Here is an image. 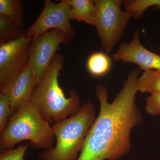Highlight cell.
<instances>
[{
    "mask_svg": "<svg viewBox=\"0 0 160 160\" xmlns=\"http://www.w3.org/2000/svg\"><path fill=\"white\" fill-rule=\"evenodd\" d=\"M140 71L135 68L129 72L111 103L108 102L107 87L98 84L96 95L99 113L87 132L77 160H115L129 152L132 130L142 121L135 102Z\"/></svg>",
    "mask_w": 160,
    "mask_h": 160,
    "instance_id": "6da1fadb",
    "label": "cell"
},
{
    "mask_svg": "<svg viewBox=\"0 0 160 160\" xmlns=\"http://www.w3.org/2000/svg\"><path fill=\"white\" fill-rule=\"evenodd\" d=\"M64 63L63 55L56 53L31 97L30 102L49 123L59 122L74 115L82 107L76 90H70L66 98L59 86L58 78Z\"/></svg>",
    "mask_w": 160,
    "mask_h": 160,
    "instance_id": "7a4b0ae2",
    "label": "cell"
},
{
    "mask_svg": "<svg viewBox=\"0 0 160 160\" xmlns=\"http://www.w3.org/2000/svg\"><path fill=\"white\" fill-rule=\"evenodd\" d=\"M55 135L50 123L41 116L31 102L24 103L10 117L0 135V150L13 149L23 141L30 142L32 149L53 148Z\"/></svg>",
    "mask_w": 160,
    "mask_h": 160,
    "instance_id": "3957f363",
    "label": "cell"
},
{
    "mask_svg": "<svg viewBox=\"0 0 160 160\" xmlns=\"http://www.w3.org/2000/svg\"><path fill=\"white\" fill-rule=\"evenodd\" d=\"M95 106L90 101L82 105L76 114L53 124L55 146L40 153V160H77L84 140L95 119Z\"/></svg>",
    "mask_w": 160,
    "mask_h": 160,
    "instance_id": "277c9868",
    "label": "cell"
},
{
    "mask_svg": "<svg viewBox=\"0 0 160 160\" xmlns=\"http://www.w3.org/2000/svg\"><path fill=\"white\" fill-rule=\"evenodd\" d=\"M122 0H94L97 8L95 26L98 36L106 53L119 43L132 15L123 11Z\"/></svg>",
    "mask_w": 160,
    "mask_h": 160,
    "instance_id": "5b68a950",
    "label": "cell"
},
{
    "mask_svg": "<svg viewBox=\"0 0 160 160\" xmlns=\"http://www.w3.org/2000/svg\"><path fill=\"white\" fill-rule=\"evenodd\" d=\"M31 39L22 37L0 46V93L6 94L14 80L28 65Z\"/></svg>",
    "mask_w": 160,
    "mask_h": 160,
    "instance_id": "8992f818",
    "label": "cell"
},
{
    "mask_svg": "<svg viewBox=\"0 0 160 160\" xmlns=\"http://www.w3.org/2000/svg\"><path fill=\"white\" fill-rule=\"evenodd\" d=\"M70 10L71 7L66 0L58 3L46 0L42 12L25 33L32 39L46 32L59 29L71 41L75 32L70 22Z\"/></svg>",
    "mask_w": 160,
    "mask_h": 160,
    "instance_id": "52a82bcc",
    "label": "cell"
},
{
    "mask_svg": "<svg viewBox=\"0 0 160 160\" xmlns=\"http://www.w3.org/2000/svg\"><path fill=\"white\" fill-rule=\"evenodd\" d=\"M71 40L59 29H52L39 35L30 42L29 64L34 72L38 85L56 54L59 45Z\"/></svg>",
    "mask_w": 160,
    "mask_h": 160,
    "instance_id": "ba28073f",
    "label": "cell"
},
{
    "mask_svg": "<svg viewBox=\"0 0 160 160\" xmlns=\"http://www.w3.org/2000/svg\"><path fill=\"white\" fill-rule=\"evenodd\" d=\"M112 58L115 62L136 64L140 70L144 72L160 69V55L149 51L143 46L138 30L129 42L121 43Z\"/></svg>",
    "mask_w": 160,
    "mask_h": 160,
    "instance_id": "9c48e42d",
    "label": "cell"
},
{
    "mask_svg": "<svg viewBox=\"0 0 160 160\" xmlns=\"http://www.w3.org/2000/svg\"><path fill=\"white\" fill-rule=\"evenodd\" d=\"M38 83L34 72L28 63L26 68L14 80L9 87L7 94L13 114L22 104L29 102Z\"/></svg>",
    "mask_w": 160,
    "mask_h": 160,
    "instance_id": "30bf717a",
    "label": "cell"
},
{
    "mask_svg": "<svg viewBox=\"0 0 160 160\" xmlns=\"http://www.w3.org/2000/svg\"><path fill=\"white\" fill-rule=\"evenodd\" d=\"M71 7V20L95 26L97 8L93 0H66Z\"/></svg>",
    "mask_w": 160,
    "mask_h": 160,
    "instance_id": "8fae6325",
    "label": "cell"
},
{
    "mask_svg": "<svg viewBox=\"0 0 160 160\" xmlns=\"http://www.w3.org/2000/svg\"><path fill=\"white\" fill-rule=\"evenodd\" d=\"M112 62L107 53L96 52L92 53L86 62V68L89 74L94 77L103 76L111 69Z\"/></svg>",
    "mask_w": 160,
    "mask_h": 160,
    "instance_id": "7c38bea8",
    "label": "cell"
},
{
    "mask_svg": "<svg viewBox=\"0 0 160 160\" xmlns=\"http://www.w3.org/2000/svg\"><path fill=\"white\" fill-rule=\"evenodd\" d=\"M24 3L21 0H0V16L8 18L24 29Z\"/></svg>",
    "mask_w": 160,
    "mask_h": 160,
    "instance_id": "4fadbf2b",
    "label": "cell"
},
{
    "mask_svg": "<svg viewBox=\"0 0 160 160\" xmlns=\"http://www.w3.org/2000/svg\"><path fill=\"white\" fill-rule=\"evenodd\" d=\"M138 92L150 94L160 92V69L144 72L138 78Z\"/></svg>",
    "mask_w": 160,
    "mask_h": 160,
    "instance_id": "5bb4252c",
    "label": "cell"
},
{
    "mask_svg": "<svg viewBox=\"0 0 160 160\" xmlns=\"http://www.w3.org/2000/svg\"><path fill=\"white\" fill-rule=\"evenodd\" d=\"M25 32L8 18L0 16V46L19 38Z\"/></svg>",
    "mask_w": 160,
    "mask_h": 160,
    "instance_id": "9a60e30c",
    "label": "cell"
},
{
    "mask_svg": "<svg viewBox=\"0 0 160 160\" xmlns=\"http://www.w3.org/2000/svg\"><path fill=\"white\" fill-rule=\"evenodd\" d=\"M124 11L129 12L132 17L139 19L146 9L152 6L160 8V0H126L124 1Z\"/></svg>",
    "mask_w": 160,
    "mask_h": 160,
    "instance_id": "2e32d148",
    "label": "cell"
},
{
    "mask_svg": "<svg viewBox=\"0 0 160 160\" xmlns=\"http://www.w3.org/2000/svg\"><path fill=\"white\" fill-rule=\"evenodd\" d=\"M11 114V106L8 95L0 93V132L6 128Z\"/></svg>",
    "mask_w": 160,
    "mask_h": 160,
    "instance_id": "e0dca14e",
    "label": "cell"
},
{
    "mask_svg": "<svg viewBox=\"0 0 160 160\" xmlns=\"http://www.w3.org/2000/svg\"><path fill=\"white\" fill-rule=\"evenodd\" d=\"M29 143H24L16 148L0 150V160H25V153Z\"/></svg>",
    "mask_w": 160,
    "mask_h": 160,
    "instance_id": "ac0fdd59",
    "label": "cell"
},
{
    "mask_svg": "<svg viewBox=\"0 0 160 160\" xmlns=\"http://www.w3.org/2000/svg\"><path fill=\"white\" fill-rule=\"evenodd\" d=\"M145 109L152 116L160 115V92L150 94L146 98Z\"/></svg>",
    "mask_w": 160,
    "mask_h": 160,
    "instance_id": "d6986e66",
    "label": "cell"
}]
</instances>
